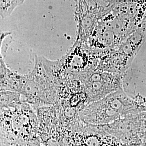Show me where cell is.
Wrapping results in <instances>:
<instances>
[{
    "label": "cell",
    "instance_id": "cell-1",
    "mask_svg": "<svg viewBox=\"0 0 146 146\" xmlns=\"http://www.w3.org/2000/svg\"><path fill=\"white\" fill-rule=\"evenodd\" d=\"M1 146H37L39 124L30 105L23 102L16 108L1 109Z\"/></svg>",
    "mask_w": 146,
    "mask_h": 146
},
{
    "label": "cell",
    "instance_id": "cell-2",
    "mask_svg": "<svg viewBox=\"0 0 146 146\" xmlns=\"http://www.w3.org/2000/svg\"><path fill=\"white\" fill-rule=\"evenodd\" d=\"M146 103L145 98L141 95L130 96L122 88L87 105L81 111L80 117L87 124H109L128 115L146 111Z\"/></svg>",
    "mask_w": 146,
    "mask_h": 146
},
{
    "label": "cell",
    "instance_id": "cell-3",
    "mask_svg": "<svg viewBox=\"0 0 146 146\" xmlns=\"http://www.w3.org/2000/svg\"><path fill=\"white\" fill-rule=\"evenodd\" d=\"M145 31L139 26L118 44L103 52L97 70L124 76L143 43Z\"/></svg>",
    "mask_w": 146,
    "mask_h": 146
},
{
    "label": "cell",
    "instance_id": "cell-4",
    "mask_svg": "<svg viewBox=\"0 0 146 146\" xmlns=\"http://www.w3.org/2000/svg\"><path fill=\"white\" fill-rule=\"evenodd\" d=\"M21 91L22 100L36 111L40 108L54 106L58 100V89L44 68L41 58H36L34 69L25 75Z\"/></svg>",
    "mask_w": 146,
    "mask_h": 146
},
{
    "label": "cell",
    "instance_id": "cell-5",
    "mask_svg": "<svg viewBox=\"0 0 146 146\" xmlns=\"http://www.w3.org/2000/svg\"><path fill=\"white\" fill-rule=\"evenodd\" d=\"M101 53L85 43L76 40L69 52L58 60L63 79L81 80L98 68Z\"/></svg>",
    "mask_w": 146,
    "mask_h": 146
},
{
    "label": "cell",
    "instance_id": "cell-6",
    "mask_svg": "<svg viewBox=\"0 0 146 146\" xmlns=\"http://www.w3.org/2000/svg\"><path fill=\"white\" fill-rule=\"evenodd\" d=\"M98 126L125 146H146V111L128 115L109 124Z\"/></svg>",
    "mask_w": 146,
    "mask_h": 146
},
{
    "label": "cell",
    "instance_id": "cell-7",
    "mask_svg": "<svg viewBox=\"0 0 146 146\" xmlns=\"http://www.w3.org/2000/svg\"><path fill=\"white\" fill-rule=\"evenodd\" d=\"M64 141L65 146H125L98 126L82 122L69 127Z\"/></svg>",
    "mask_w": 146,
    "mask_h": 146
},
{
    "label": "cell",
    "instance_id": "cell-8",
    "mask_svg": "<svg viewBox=\"0 0 146 146\" xmlns=\"http://www.w3.org/2000/svg\"><path fill=\"white\" fill-rule=\"evenodd\" d=\"M123 77L97 69L86 76L81 82L88 96V104L102 99L122 89Z\"/></svg>",
    "mask_w": 146,
    "mask_h": 146
},
{
    "label": "cell",
    "instance_id": "cell-9",
    "mask_svg": "<svg viewBox=\"0 0 146 146\" xmlns=\"http://www.w3.org/2000/svg\"><path fill=\"white\" fill-rule=\"evenodd\" d=\"M25 81V75L19 74L7 68L1 56V91L21 93Z\"/></svg>",
    "mask_w": 146,
    "mask_h": 146
},
{
    "label": "cell",
    "instance_id": "cell-10",
    "mask_svg": "<svg viewBox=\"0 0 146 146\" xmlns=\"http://www.w3.org/2000/svg\"><path fill=\"white\" fill-rule=\"evenodd\" d=\"M23 102L21 93L15 91H1V109L18 108Z\"/></svg>",
    "mask_w": 146,
    "mask_h": 146
},
{
    "label": "cell",
    "instance_id": "cell-11",
    "mask_svg": "<svg viewBox=\"0 0 146 146\" xmlns=\"http://www.w3.org/2000/svg\"><path fill=\"white\" fill-rule=\"evenodd\" d=\"M25 0H1V16L2 19L10 16L18 6L21 5Z\"/></svg>",
    "mask_w": 146,
    "mask_h": 146
}]
</instances>
